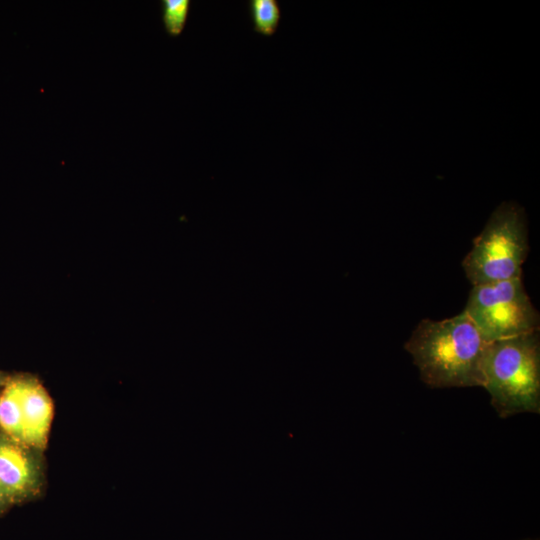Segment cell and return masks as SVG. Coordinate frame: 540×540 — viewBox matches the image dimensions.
Instances as JSON below:
<instances>
[{"label": "cell", "mask_w": 540, "mask_h": 540, "mask_svg": "<svg viewBox=\"0 0 540 540\" xmlns=\"http://www.w3.org/2000/svg\"><path fill=\"white\" fill-rule=\"evenodd\" d=\"M0 426L14 442L23 445L21 378L5 383L0 395Z\"/></svg>", "instance_id": "52a82bcc"}, {"label": "cell", "mask_w": 540, "mask_h": 540, "mask_svg": "<svg viewBox=\"0 0 540 540\" xmlns=\"http://www.w3.org/2000/svg\"><path fill=\"white\" fill-rule=\"evenodd\" d=\"M6 381L7 380L4 378V376L0 374V384L6 383Z\"/></svg>", "instance_id": "8fae6325"}, {"label": "cell", "mask_w": 540, "mask_h": 540, "mask_svg": "<svg viewBox=\"0 0 540 540\" xmlns=\"http://www.w3.org/2000/svg\"><path fill=\"white\" fill-rule=\"evenodd\" d=\"M23 445L44 448L53 417L51 399L35 379L21 378Z\"/></svg>", "instance_id": "5b68a950"}, {"label": "cell", "mask_w": 540, "mask_h": 540, "mask_svg": "<svg viewBox=\"0 0 540 540\" xmlns=\"http://www.w3.org/2000/svg\"><path fill=\"white\" fill-rule=\"evenodd\" d=\"M8 503H10L9 499L6 497V495L0 488V513L4 510Z\"/></svg>", "instance_id": "30bf717a"}, {"label": "cell", "mask_w": 540, "mask_h": 540, "mask_svg": "<svg viewBox=\"0 0 540 540\" xmlns=\"http://www.w3.org/2000/svg\"><path fill=\"white\" fill-rule=\"evenodd\" d=\"M463 311L487 342L539 331V313L522 277L473 286Z\"/></svg>", "instance_id": "277c9868"}, {"label": "cell", "mask_w": 540, "mask_h": 540, "mask_svg": "<svg viewBox=\"0 0 540 540\" xmlns=\"http://www.w3.org/2000/svg\"><path fill=\"white\" fill-rule=\"evenodd\" d=\"M483 388L500 418L540 414L539 331L489 342Z\"/></svg>", "instance_id": "7a4b0ae2"}, {"label": "cell", "mask_w": 540, "mask_h": 540, "mask_svg": "<svg viewBox=\"0 0 540 540\" xmlns=\"http://www.w3.org/2000/svg\"><path fill=\"white\" fill-rule=\"evenodd\" d=\"M191 2L189 0H162V22L168 35L179 36L186 25Z\"/></svg>", "instance_id": "9c48e42d"}, {"label": "cell", "mask_w": 540, "mask_h": 540, "mask_svg": "<svg viewBox=\"0 0 540 540\" xmlns=\"http://www.w3.org/2000/svg\"><path fill=\"white\" fill-rule=\"evenodd\" d=\"M37 480L35 463L20 444L0 440V488L9 501L26 497Z\"/></svg>", "instance_id": "8992f818"}, {"label": "cell", "mask_w": 540, "mask_h": 540, "mask_svg": "<svg viewBox=\"0 0 540 540\" xmlns=\"http://www.w3.org/2000/svg\"><path fill=\"white\" fill-rule=\"evenodd\" d=\"M528 252L524 209L515 202H503L473 240L462 266L473 286L510 280L522 277Z\"/></svg>", "instance_id": "3957f363"}, {"label": "cell", "mask_w": 540, "mask_h": 540, "mask_svg": "<svg viewBox=\"0 0 540 540\" xmlns=\"http://www.w3.org/2000/svg\"><path fill=\"white\" fill-rule=\"evenodd\" d=\"M249 15L253 30L269 37L276 33L281 20V8L276 0H250Z\"/></svg>", "instance_id": "ba28073f"}, {"label": "cell", "mask_w": 540, "mask_h": 540, "mask_svg": "<svg viewBox=\"0 0 540 540\" xmlns=\"http://www.w3.org/2000/svg\"><path fill=\"white\" fill-rule=\"evenodd\" d=\"M488 344L462 311L440 321L421 320L404 348L431 388L483 387Z\"/></svg>", "instance_id": "6da1fadb"}]
</instances>
